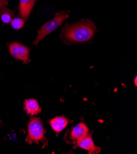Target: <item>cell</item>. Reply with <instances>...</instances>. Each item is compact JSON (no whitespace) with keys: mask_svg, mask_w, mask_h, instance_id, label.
Wrapping results in <instances>:
<instances>
[{"mask_svg":"<svg viewBox=\"0 0 137 154\" xmlns=\"http://www.w3.org/2000/svg\"><path fill=\"white\" fill-rule=\"evenodd\" d=\"M97 32L95 23L83 19L73 25H67L62 30L60 38L66 44L85 42L90 40Z\"/></svg>","mask_w":137,"mask_h":154,"instance_id":"6da1fadb","label":"cell"},{"mask_svg":"<svg viewBox=\"0 0 137 154\" xmlns=\"http://www.w3.org/2000/svg\"><path fill=\"white\" fill-rule=\"evenodd\" d=\"M69 17V12L67 11H59L57 12L54 17L51 20L45 23L38 30V35L33 44L37 45L38 44L45 36L53 32L60 25H62L63 22Z\"/></svg>","mask_w":137,"mask_h":154,"instance_id":"7a4b0ae2","label":"cell"},{"mask_svg":"<svg viewBox=\"0 0 137 154\" xmlns=\"http://www.w3.org/2000/svg\"><path fill=\"white\" fill-rule=\"evenodd\" d=\"M28 133L25 141L29 144H38L45 140V130L39 118L32 117L30 119L28 124Z\"/></svg>","mask_w":137,"mask_h":154,"instance_id":"3957f363","label":"cell"},{"mask_svg":"<svg viewBox=\"0 0 137 154\" xmlns=\"http://www.w3.org/2000/svg\"><path fill=\"white\" fill-rule=\"evenodd\" d=\"M9 51L11 55L24 63L30 62V49L20 42H13L9 45Z\"/></svg>","mask_w":137,"mask_h":154,"instance_id":"277c9868","label":"cell"},{"mask_svg":"<svg viewBox=\"0 0 137 154\" xmlns=\"http://www.w3.org/2000/svg\"><path fill=\"white\" fill-rule=\"evenodd\" d=\"M78 147L87 150L90 154L98 153L100 152V147L95 145L92 137L89 134L74 143V149Z\"/></svg>","mask_w":137,"mask_h":154,"instance_id":"5b68a950","label":"cell"},{"mask_svg":"<svg viewBox=\"0 0 137 154\" xmlns=\"http://www.w3.org/2000/svg\"><path fill=\"white\" fill-rule=\"evenodd\" d=\"M89 134V130L84 123H79L73 127L70 133V140L73 141V144L81 138Z\"/></svg>","mask_w":137,"mask_h":154,"instance_id":"8992f818","label":"cell"},{"mask_svg":"<svg viewBox=\"0 0 137 154\" xmlns=\"http://www.w3.org/2000/svg\"><path fill=\"white\" fill-rule=\"evenodd\" d=\"M8 0H0V19L5 24H9L14 18L15 11L8 8Z\"/></svg>","mask_w":137,"mask_h":154,"instance_id":"52a82bcc","label":"cell"},{"mask_svg":"<svg viewBox=\"0 0 137 154\" xmlns=\"http://www.w3.org/2000/svg\"><path fill=\"white\" fill-rule=\"evenodd\" d=\"M37 0H20L19 15L26 20L30 16Z\"/></svg>","mask_w":137,"mask_h":154,"instance_id":"ba28073f","label":"cell"},{"mask_svg":"<svg viewBox=\"0 0 137 154\" xmlns=\"http://www.w3.org/2000/svg\"><path fill=\"white\" fill-rule=\"evenodd\" d=\"M69 123L68 120L64 116L56 117L50 120V125L54 131L58 133L62 131Z\"/></svg>","mask_w":137,"mask_h":154,"instance_id":"9c48e42d","label":"cell"},{"mask_svg":"<svg viewBox=\"0 0 137 154\" xmlns=\"http://www.w3.org/2000/svg\"><path fill=\"white\" fill-rule=\"evenodd\" d=\"M24 109L27 114L30 116L36 115L41 112V108L36 100L30 99L25 101Z\"/></svg>","mask_w":137,"mask_h":154,"instance_id":"30bf717a","label":"cell"},{"mask_svg":"<svg viewBox=\"0 0 137 154\" xmlns=\"http://www.w3.org/2000/svg\"><path fill=\"white\" fill-rule=\"evenodd\" d=\"M11 25L14 29H20L25 25V20L22 17H16L13 18L11 20Z\"/></svg>","mask_w":137,"mask_h":154,"instance_id":"8fae6325","label":"cell"},{"mask_svg":"<svg viewBox=\"0 0 137 154\" xmlns=\"http://www.w3.org/2000/svg\"><path fill=\"white\" fill-rule=\"evenodd\" d=\"M134 84L135 86H136V76L135 78V79H134Z\"/></svg>","mask_w":137,"mask_h":154,"instance_id":"7c38bea8","label":"cell"},{"mask_svg":"<svg viewBox=\"0 0 137 154\" xmlns=\"http://www.w3.org/2000/svg\"><path fill=\"white\" fill-rule=\"evenodd\" d=\"M2 124V122L1 121V120H0V125H1Z\"/></svg>","mask_w":137,"mask_h":154,"instance_id":"4fadbf2b","label":"cell"}]
</instances>
